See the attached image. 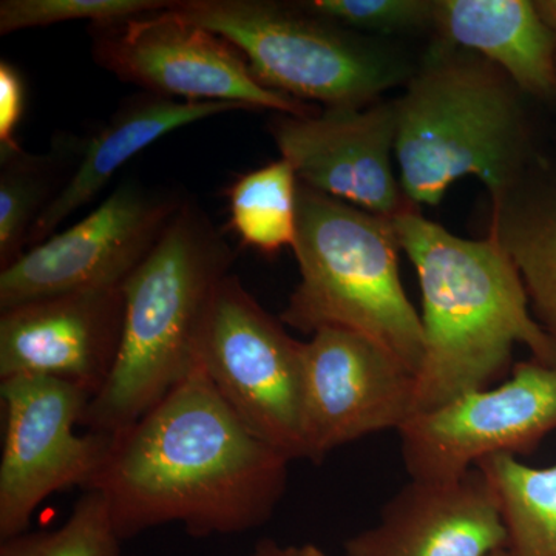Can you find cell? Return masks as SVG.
<instances>
[{
  "mask_svg": "<svg viewBox=\"0 0 556 556\" xmlns=\"http://www.w3.org/2000/svg\"><path fill=\"white\" fill-rule=\"evenodd\" d=\"M289 463L241 422L199 365L148 415L113 434L86 490L104 497L123 541L167 525L195 538L239 535L273 517Z\"/></svg>",
  "mask_w": 556,
  "mask_h": 556,
  "instance_id": "cell-1",
  "label": "cell"
},
{
  "mask_svg": "<svg viewBox=\"0 0 556 556\" xmlns=\"http://www.w3.org/2000/svg\"><path fill=\"white\" fill-rule=\"evenodd\" d=\"M391 219L422 291L415 413L495 386L517 343L556 367V346L533 317L517 266L492 236L460 239L417 207Z\"/></svg>",
  "mask_w": 556,
  "mask_h": 556,
  "instance_id": "cell-2",
  "label": "cell"
},
{
  "mask_svg": "<svg viewBox=\"0 0 556 556\" xmlns=\"http://www.w3.org/2000/svg\"><path fill=\"white\" fill-rule=\"evenodd\" d=\"M233 260L222 230L186 200L149 257L124 281L118 357L80 426L118 434L192 375L212 299Z\"/></svg>",
  "mask_w": 556,
  "mask_h": 556,
  "instance_id": "cell-3",
  "label": "cell"
},
{
  "mask_svg": "<svg viewBox=\"0 0 556 556\" xmlns=\"http://www.w3.org/2000/svg\"><path fill=\"white\" fill-rule=\"evenodd\" d=\"M503 70L442 39L396 104V159L409 203L437 206L473 175L492 203L525 177L529 137L521 97Z\"/></svg>",
  "mask_w": 556,
  "mask_h": 556,
  "instance_id": "cell-4",
  "label": "cell"
},
{
  "mask_svg": "<svg viewBox=\"0 0 556 556\" xmlns=\"http://www.w3.org/2000/svg\"><path fill=\"white\" fill-rule=\"evenodd\" d=\"M300 281L280 320L305 334L324 328L357 332L417 375L424 358L422 318L399 274L393 219L299 185Z\"/></svg>",
  "mask_w": 556,
  "mask_h": 556,
  "instance_id": "cell-5",
  "label": "cell"
},
{
  "mask_svg": "<svg viewBox=\"0 0 556 556\" xmlns=\"http://www.w3.org/2000/svg\"><path fill=\"white\" fill-rule=\"evenodd\" d=\"M169 10L232 43L266 89L325 109L368 108L404 76L396 61L299 3L174 0Z\"/></svg>",
  "mask_w": 556,
  "mask_h": 556,
  "instance_id": "cell-6",
  "label": "cell"
},
{
  "mask_svg": "<svg viewBox=\"0 0 556 556\" xmlns=\"http://www.w3.org/2000/svg\"><path fill=\"white\" fill-rule=\"evenodd\" d=\"M236 274L223 278L201 332L199 365L230 409L289 459H302L303 346Z\"/></svg>",
  "mask_w": 556,
  "mask_h": 556,
  "instance_id": "cell-7",
  "label": "cell"
},
{
  "mask_svg": "<svg viewBox=\"0 0 556 556\" xmlns=\"http://www.w3.org/2000/svg\"><path fill=\"white\" fill-rule=\"evenodd\" d=\"M169 9L90 25L94 62L124 83L172 100L229 102L289 116L320 112L263 87L232 43Z\"/></svg>",
  "mask_w": 556,
  "mask_h": 556,
  "instance_id": "cell-8",
  "label": "cell"
},
{
  "mask_svg": "<svg viewBox=\"0 0 556 556\" xmlns=\"http://www.w3.org/2000/svg\"><path fill=\"white\" fill-rule=\"evenodd\" d=\"M5 437L0 460V541L28 532L40 504L72 486L86 490L104 466L113 434L75 427L89 391L50 378L0 380Z\"/></svg>",
  "mask_w": 556,
  "mask_h": 556,
  "instance_id": "cell-9",
  "label": "cell"
},
{
  "mask_svg": "<svg viewBox=\"0 0 556 556\" xmlns=\"http://www.w3.org/2000/svg\"><path fill=\"white\" fill-rule=\"evenodd\" d=\"M185 201L179 192L126 179L86 218L0 270V311L70 292L123 287Z\"/></svg>",
  "mask_w": 556,
  "mask_h": 556,
  "instance_id": "cell-10",
  "label": "cell"
},
{
  "mask_svg": "<svg viewBox=\"0 0 556 556\" xmlns=\"http://www.w3.org/2000/svg\"><path fill=\"white\" fill-rule=\"evenodd\" d=\"M397 431L415 481L457 479L490 456L530 455L556 431V367L519 362L501 386L417 412Z\"/></svg>",
  "mask_w": 556,
  "mask_h": 556,
  "instance_id": "cell-11",
  "label": "cell"
},
{
  "mask_svg": "<svg viewBox=\"0 0 556 556\" xmlns=\"http://www.w3.org/2000/svg\"><path fill=\"white\" fill-rule=\"evenodd\" d=\"M416 376L371 339L324 328L303 346L302 459L320 464L336 448L415 415Z\"/></svg>",
  "mask_w": 556,
  "mask_h": 556,
  "instance_id": "cell-12",
  "label": "cell"
},
{
  "mask_svg": "<svg viewBox=\"0 0 556 556\" xmlns=\"http://www.w3.org/2000/svg\"><path fill=\"white\" fill-rule=\"evenodd\" d=\"M268 129L302 185L380 217L394 218L417 207L391 163L396 150L394 101L325 109L311 116L278 115Z\"/></svg>",
  "mask_w": 556,
  "mask_h": 556,
  "instance_id": "cell-13",
  "label": "cell"
},
{
  "mask_svg": "<svg viewBox=\"0 0 556 556\" xmlns=\"http://www.w3.org/2000/svg\"><path fill=\"white\" fill-rule=\"evenodd\" d=\"M123 324V287L70 292L0 311V380H64L94 397L118 357Z\"/></svg>",
  "mask_w": 556,
  "mask_h": 556,
  "instance_id": "cell-14",
  "label": "cell"
},
{
  "mask_svg": "<svg viewBox=\"0 0 556 556\" xmlns=\"http://www.w3.org/2000/svg\"><path fill=\"white\" fill-rule=\"evenodd\" d=\"M506 546L495 486L475 467L450 481L409 479L343 547L346 556H489Z\"/></svg>",
  "mask_w": 556,
  "mask_h": 556,
  "instance_id": "cell-15",
  "label": "cell"
},
{
  "mask_svg": "<svg viewBox=\"0 0 556 556\" xmlns=\"http://www.w3.org/2000/svg\"><path fill=\"white\" fill-rule=\"evenodd\" d=\"M247 110L229 102L179 101L146 93L131 98L79 150V163L33 226L28 244L38 247L62 223L89 204L135 155L172 131L222 113Z\"/></svg>",
  "mask_w": 556,
  "mask_h": 556,
  "instance_id": "cell-16",
  "label": "cell"
},
{
  "mask_svg": "<svg viewBox=\"0 0 556 556\" xmlns=\"http://www.w3.org/2000/svg\"><path fill=\"white\" fill-rule=\"evenodd\" d=\"M442 39L495 64L525 93L556 97V36L529 0H437Z\"/></svg>",
  "mask_w": 556,
  "mask_h": 556,
  "instance_id": "cell-17",
  "label": "cell"
},
{
  "mask_svg": "<svg viewBox=\"0 0 556 556\" xmlns=\"http://www.w3.org/2000/svg\"><path fill=\"white\" fill-rule=\"evenodd\" d=\"M489 236L517 266L533 317L556 346V186L533 197L517 186L495 201Z\"/></svg>",
  "mask_w": 556,
  "mask_h": 556,
  "instance_id": "cell-18",
  "label": "cell"
},
{
  "mask_svg": "<svg viewBox=\"0 0 556 556\" xmlns=\"http://www.w3.org/2000/svg\"><path fill=\"white\" fill-rule=\"evenodd\" d=\"M495 486L510 556H556V464L535 468L496 455L478 464Z\"/></svg>",
  "mask_w": 556,
  "mask_h": 556,
  "instance_id": "cell-19",
  "label": "cell"
},
{
  "mask_svg": "<svg viewBox=\"0 0 556 556\" xmlns=\"http://www.w3.org/2000/svg\"><path fill=\"white\" fill-rule=\"evenodd\" d=\"M299 177L280 159L241 175L229 186V225L249 248L276 254L298 239Z\"/></svg>",
  "mask_w": 556,
  "mask_h": 556,
  "instance_id": "cell-20",
  "label": "cell"
},
{
  "mask_svg": "<svg viewBox=\"0 0 556 556\" xmlns=\"http://www.w3.org/2000/svg\"><path fill=\"white\" fill-rule=\"evenodd\" d=\"M68 153L31 155L20 148L0 155V269L25 254L33 226L60 193L56 179Z\"/></svg>",
  "mask_w": 556,
  "mask_h": 556,
  "instance_id": "cell-21",
  "label": "cell"
},
{
  "mask_svg": "<svg viewBox=\"0 0 556 556\" xmlns=\"http://www.w3.org/2000/svg\"><path fill=\"white\" fill-rule=\"evenodd\" d=\"M123 543L104 497L84 490L58 529L3 540L0 556H124Z\"/></svg>",
  "mask_w": 556,
  "mask_h": 556,
  "instance_id": "cell-22",
  "label": "cell"
},
{
  "mask_svg": "<svg viewBox=\"0 0 556 556\" xmlns=\"http://www.w3.org/2000/svg\"><path fill=\"white\" fill-rule=\"evenodd\" d=\"M170 5V0H2L0 35L72 21L110 24Z\"/></svg>",
  "mask_w": 556,
  "mask_h": 556,
  "instance_id": "cell-23",
  "label": "cell"
},
{
  "mask_svg": "<svg viewBox=\"0 0 556 556\" xmlns=\"http://www.w3.org/2000/svg\"><path fill=\"white\" fill-rule=\"evenodd\" d=\"M299 5L336 25L376 33H405L437 25L431 0H308Z\"/></svg>",
  "mask_w": 556,
  "mask_h": 556,
  "instance_id": "cell-24",
  "label": "cell"
},
{
  "mask_svg": "<svg viewBox=\"0 0 556 556\" xmlns=\"http://www.w3.org/2000/svg\"><path fill=\"white\" fill-rule=\"evenodd\" d=\"M25 109V83L20 70L11 62L0 61V155L21 146L16 141Z\"/></svg>",
  "mask_w": 556,
  "mask_h": 556,
  "instance_id": "cell-25",
  "label": "cell"
},
{
  "mask_svg": "<svg viewBox=\"0 0 556 556\" xmlns=\"http://www.w3.org/2000/svg\"><path fill=\"white\" fill-rule=\"evenodd\" d=\"M249 556H329L324 548L316 546V544H300V546H283L278 544L277 541L265 538L258 541L257 546L254 547L252 554Z\"/></svg>",
  "mask_w": 556,
  "mask_h": 556,
  "instance_id": "cell-26",
  "label": "cell"
},
{
  "mask_svg": "<svg viewBox=\"0 0 556 556\" xmlns=\"http://www.w3.org/2000/svg\"><path fill=\"white\" fill-rule=\"evenodd\" d=\"M535 7L540 16L556 36V0H536Z\"/></svg>",
  "mask_w": 556,
  "mask_h": 556,
  "instance_id": "cell-27",
  "label": "cell"
},
{
  "mask_svg": "<svg viewBox=\"0 0 556 556\" xmlns=\"http://www.w3.org/2000/svg\"><path fill=\"white\" fill-rule=\"evenodd\" d=\"M489 556H510V555H508V552L506 551V548H501V551L493 552V554L489 555Z\"/></svg>",
  "mask_w": 556,
  "mask_h": 556,
  "instance_id": "cell-28",
  "label": "cell"
}]
</instances>
